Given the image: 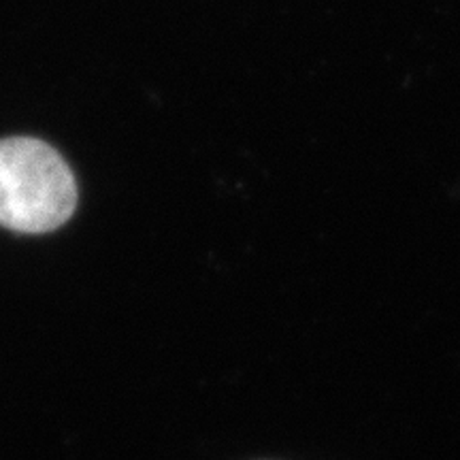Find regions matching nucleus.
Instances as JSON below:
<instances>
[{"label":"nucleus","instance_id":"1","mask_svg":"<svg viewBox=\"0 0 460 460\" xmlns=\"http://www.w3.org/2000/svg\"><path fill=\"white\" fill-rule=\"evenodd\" d=\"M77 183L65 158L31 137L0 139V226L41 234L68 222Z\"/></svg>","mask_w":460,"mask_h":460}]
</instances>
